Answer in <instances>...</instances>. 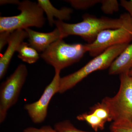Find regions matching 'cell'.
<instances>
[{"instance_id": "5b68a950", "label": "cell", "mask_w": 132, "mask_h": 132, "mask_svg": "<svg viewBox=\"0 0 132 132\" xmlns=\"http://www.w3.org/2000/svg\"><path fill=\"white\" fill-rule=\"evenodd\" d=\"M120 75V86L117 94L106 97L101 102L108 109L112 120L132 121V78L128 72Z\"/></svg>"}, {"instance_id": "277c9868", "label": "cell", "mask_w": 132, "mask_h": 132, "mask_svg": "<svg viewBox=\"0 0 132 132\" xmlns=\"http://www.w3.org/2000/svg\"><path fill=\"white\" fill-rule=\"evenodd\" d=\"M88 52L86 45L70 44L60 39L53 43L40 57L55 70H61L80 60Z\"/></svg>"}, {"instance_id": "9a60e30c", "label": "cell", "mask_w": 132, "mask_h": 132, "mask_svg": "<svg viewBox=\"0 0 132 132\" xmlns=\"http://www.w3.org/2000/svg\"><path fill=\"white\" fill-rule=\"evenodd\" d=\"M90 112L94 114L106 123L113 121L108 109L102 102L95 105L90 109Z\"/></svg>"}, {"instance_id": "8992f818", "label": "cell", "mask_w": 132, "mask_h": 132, "mask_svg": "<svg viewBox=\"0 0 132 132\" xmlns=\"http://www.w3.org/2000/svg\"><path fill=\"white\" fill-rule=\"evenodd\" d=\"M28 71L26 65L20 64L0 86V123L6 119L8 111L15 105L26 82Z\"/></svg>"}, {"instance_id": "ffe728a7", "label": "cell", "mask_w": 132, "mask_h": 132, "mask_svg": "<svg viewBox=\"0 0 132 132\" xmlns=\"http://www.w3.org/2000/svg\"><path fill=\"white\" fill-rule=\"evenodd\" d=\"M23 132H58L57 130L48 125L44 126L40 128L28 127L25 128Z\"/></svg>"}, {"instance_id": "e0dca14e", "label": "cell", "mask_w": 132, "mask_h": 132, "mask_svg": "<svg viewBox=\"0 0 132 132\" xmlns=\"http://www.w3.org/2000/svg\"><path fill=\"white\" fill-rule=\"evenodd\" d=\"M54 128L58 132H94L86 131L78 129L68 120L55 123Z\"/></svg>"}, {"instance_id": "3957f363", "label": "cell", "mask_w": 132, "mask_h": 132, "mask_svg": "<svg viewBox=\"0 0 132 132\" xmlns=\"http://www.w3.org/2000/svg\"><path fill=\"white\" fill-rule=\"evenodd\" d=\"M18 9L21 12L18 15L0 17V32L25 30L30 27L41 28L44 26V12L38 3L25 0L20 2Z\"/></svg>"}, {"instance_id": "7402d4cb", "label": "cell", "mask_w": 132, "mask_h": 132, "mask_svg": "<svg viewBox=\"0 0 132 132\" xmlns=\"http://www.w3.org/2000/svg\"><path fill=\"white\" fill-rule=\"evenodd\" d=\"M120 3L121 6L127 10L132 19V0L128 1L121 0Z\"/></svg>"}, {"instance_id": "7c38bea8", "label": "cell", "mask_w": 132, "mask_h": 132, "mask_svg": "<svg viewBox=\"0 0 132 132\" xmlns=\"http://www.w3.org/2000/svg\"><path fill=\"white\" fill-rule=\"evenodd\" d=\"M38 4L46 13L50 26L52 27L54 24V17L61 21L68 20L71 17L72 10L70 8L62 7L57 9L53 6L49 0H38Z\"/></svg>"}, {"instance_id": "d6986e66", "label": "cell", "mask_w": 132, "mask_h": 132, "mask_svg": "<svg viewBox=\"0 0 132 132\" xmlns=\"http://www.w3.org/2000/svg\"><path fill=\"white\" fill-rule=\"evenodd\" d=\"M100 0H69L66 2L76 9L86 10L92 7L98 3H100Z\"/></svg>"}, {"instance_id": "603a6c76", "label": "cell", "mask_w": 132, "mask_h": 132, "mask_svg": "<svg viewBox=\"0 0 132 132\" xmlns=\"http://www.w3.org/2000/svg\"><path fill=\"white\" fill-rule=\"evenodd\" d=\"M20 2L18 0H1L0 5H3L6 4H10L13 5H19Z\"/></svg>"}, {"instance_id": "4fadbf2b", "label": "cell", "mask_w": 132, "mask_h": 132, "mask_svg": "<svg viewBox=\"0 0 132 132\" xmlns=\"http://www.w3.org/2000/svg\"><path fill=\"white\" fill-rule=\"evenodd\" d=\"M16 52L18 53V58L29 64L35 63L40 57V55L37 50L30 46L29 43L24 42L19 46Z\"/></svg>"}, {"instance_id": "9c48e42d", "label": "cell", "mask_w": 132, "mask_h": 132, "mask_svg": "<svg viewBox=\"0 0 132 132\" xmlns=\"http://www.w3.org/2000/svg\"><path fill=\"white\" fill-rule=\"evenodd\" d=\"M27 38H28V34L25 30L19 29L12 32L7 48L0 58V79L5 76L15 53L17 52L19 46Z\"/></svg>"}, {"instance_id": "30bf717a", "label": "cell", "mask_w": 132, "mask_h": 132, "mask_svg": "<svg viewBox=\"0 0 132 132\" xmlns=\"http://www.w3.org/2000/svg\"><path fill=\"white\" fill-rule=\"evenodd\" d=\"M25 30L28 34L29 44L39 53L44 52L53 43L60 39V34L57 28L48 33L37 32L30 28Z\"/></svg>"}, {"instance_id": "ac0fdd59", "label": "cell", "mask_w": 132, "mask_h": 132, "mask_svg": "<svg viewBox=\"0 0 132 132\" xmlns=\"http://www.w3.org/2000/svg\"><path fill=\"white\" fill-rule=\"evenodd\" d=\"M100 3L102 10L106 14H113L119 9V4L116 0H101Z\"/></svg>"}, {"instance_id": "5bb4252c", "label": "cell", "mask_w": 132, "mask_h": 132, "mask_svg": "<svg viewBox=\"0 0 132 132\" xmlns=\"http://www.w3.org/2000/svg\"><path fill=\"white\" fill-rule=\"evenodd\" d=\"M76 118L78 120L86 122L95 132H97L98 130H103L106 123L90 112L79 114L77 116Z\"/></svg>"}, {"instance_id": "44dd1931", "label": "cell", "mask_w": 132, "mask_h": 132, "mask_svg": "<svg viewBox=\"0 0 132 132\" xmlns=\"http://www.w3.org/2000/svg\"><path fill=\"white\" fill-rule=\"evenodd\" d=\"M12 32L5 31L0 32V52H1L6 45L8 43Z\"/></svg>"}, {"instance_id": "cb8c5ba5", "label": "cell", "mask_w": 132, "mask_h": 132, "mask_svg": "<svg viewBox=\"0 0 132 132\" xmlns=\"http://www.w3.org/2000/svg\"><path fill=\"white\" fill-rule=\"evenodd\" d=\"M128 75L132 78V67L128 72Z\"/></svg>"}, {"instance_id": "8fae6325", "label": "cell", "mask_w": 132, "mask_h": 132, "mask_svg": "<svg viewBox=\"0 0 132 132\" xmlns=\"http://www.w3.org/2000/svg\"><path fill=\"white\" fill-rule=\"evenodd\" d=\"M132 67V43L129 44L109 68L110 75H120L129 72Z\"/></svg>"}, {"instance_id": "2e32d148", "label": "cell", "mask_w": 132, "mask_h": 132, "mask_svg": "<svg viewBox=\"0 0 132 132\" xmlns=\"http://www.w3.org/2000/svg\"><path fill=\"white\" fill-rule=\"evenodd\" d=\"M110 130L111 132H132V121L124 120L114 121Z\"/></svg>"}, {"instance_id": "7a4b0ae2", "label": "cell", "mask_w": 132, "mask_h": 132, "mask_svg": "<svg viewBox=\"0 0 132 132\" xmlns=\"http://www.w3.org/2000/svg\"><path fill=\"white\" fill-rule=\"evenodd\" d=\"M129 44L116 45L109 47L78 71L61 78L59 93H64L72 89L95 71L109 68L114 60Z\"/></svg>"}, {"instance_id": "6da1fadb", "label": "cell", "mask_w": 132, "mask_h": 132, "mask_svg": "<svg viewBox=\"0 0 132 132\" xmlns=\"http://www.w3.org/2000/svg\"><path fill=\"white\" fill-rule=\"evenodd\" d=\"M127 13L120 15L119 19L107 17L97 18L86 14L82 16V21L75 24H69L61 21L55 20L54 25L59 30L60 39L70 35L79 36L90 44L94 42L102 31L108 29L119 28L123 26Z\"/></svg>"}, {"instance_id": "ba28073f", "label": "cell", "mask_w": 132, "mask_h": 132, "mask_svg": "<svg viewBox=\"0 0 132 132\" xmlns=\"http://www.w3.org/2000/svg\"><path fill=\"white\" fill-rule=\"evenodd\" d=\"M61 71L55 70V74L51 82L45 88L40 98L36 101L25 104L24 108L35 124H40L46 119L50 101L54 95L59 93Z\"/></svg>"}, {"instance_id": "52a82bcc", "label": "cell", "mask_w": 132, "mask_h": 132, "mask_svg": "<svg viewBox=\"0 0 132 132\" xmlns=\"http://www.w3.org/2000/svg\"><path fill=\"white\" fill-rule=\"evenodd\" d=\"M132 41V19L127 13L122 27L102 31L94 42L86 46L90 55L95 57L113 46L130 44Z\"/></svg>"}]
</instances>
